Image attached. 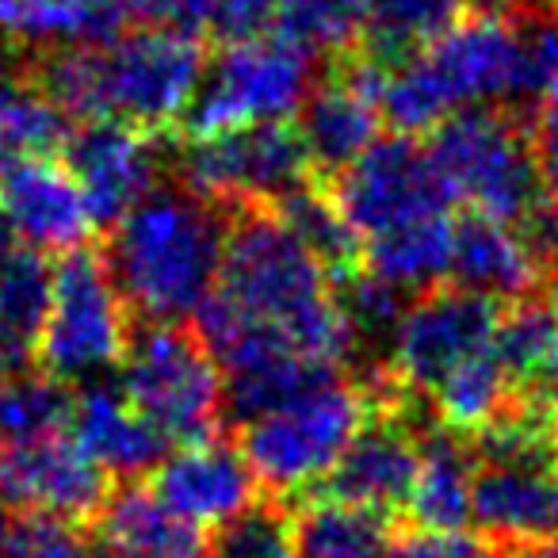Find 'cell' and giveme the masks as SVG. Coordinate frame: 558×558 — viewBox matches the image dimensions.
I'll use <instances>...</instances> for the list:
<instances>
[{"instance_id":"6da1fadb","label":"cell","mask_w":558,"mask_h":558,"mask_svg":"<svg viewBox=\"0 0 558 558\" xmlns=\"http://www.w3.org/2000/svg\"><path fill=\"white\" fill-rule=\"evenodd\" d=\"M192 322L226 379L288 360L341 367L356 349L333 276L276 210H233L215 291Z\"/></svg>"},{"instance_id":"7a4b0ae2","label":"cell","mask_w":558,"mask_h":558,"mask_svg":"<svg viewBox=\"0 0 558 558\" xmlns=\"http://www.w3.org/2000/svg\"><path fill=\"white\" fill-rule=\"evenodd\" d=\"M558 73V20L471 16L383 73V116L405 138L433 134L459 111L524 108Z\"/></svg>"},{"instance_id":"3957f363","label":"cell","mask_w":558,"mask_h":558,"mask_svg":"<svg viewBox=\"0 0 558 558\" xmlns=\"http://www.w3.org/2000/svg\"><path fill=\"white\" fill-rule=\"evenodd\" d=\"M230 210L187 187H157L119 226L104 260L142 326H184L215 291Z\"/></svg>"},{"instance_id":"277c9868","label":"cell","mask_w":558,"mask_h":558,"mask_svg":"<svg viewBox=\"0 0 558 558\" xmlns=\"http://www.w3.org/2000/svg\"><path fill=\"white\" fill-rule=\"evenodd\" d=\"M372 410L375 395L367 383H349L337 372L279 410L241 425V456L264 489L303 501L341 463Z\"/></svg>"},{"instance_id":"5b68a950","label":"cell","mask_w":558,"mask_h":558,"mask_svg":"<svg viewBox=\"0 0 558 558\" xmlns=\"http://www.w3.org/2000/svg\"><path fill=\"white\" fill-rule=\"evenodd\" d=\"M425 146L451 199L466 203L471 215L497 218L520 230L547 207L532 149V126L512 111H459L428 134Z\"/></svg>"},{"instance_id":"8992f818","label":"cell","mask_w":558,"mask_h":558,"mask_svg":"<svg viewBox=\"0 0 558 558\" xmlns=\"http://www.w3.org/2000/svg\"><path fill=\"white\" fill-rule=\"evenodd\" d=\"M119 390L172 448L215 440L222 428V372L187 326L131 329Z\"/></svg>"},{"instance_id":"52a82bcc","label":"cell","mask_w":558,"mask_h":558,"mask_svg":"<svg viewBox=\"0 0 558 558\" xmlns=\"http://www.w3.org/2000/svg\"><path fill=\"white\" fill-rule=\"evenodd\" d=\"M207 73L199 35L142 32L96 47V123H123L142 134H169L184 126Z\"/></svg>"},{"instance_id":"ba28073f","label":"cell","mask_w":558,"mask_h":558,"mask_svg":"<svg viewBox=\"0 0 558 558\" xmlns=\"http://www.w3.org/2000/svg\"><path fill=\"white\" fill-rule=\"evenodd\" d=\"M318 85L314 58L279 35L222 43L207 62L203 85L184 119V138L245 131L260 123H288Z\"/></svg>"},{"instance_id":"9c48e42d","label":"cell","mask_w":558,"mask_h":558,"mask_svg":"<svg viewBox=\"0 0 558 558\" xmlns=\"http://www.w3.org/2000/svg\"><path fill=\"white\" fill-rule=\"evenodd\" d=\"M126 341L131 311L100 248L81 245L58 256L50 306L32 352L39 372L62 383L100 379L108 367L123 364Z\"/></svg>"},{"instance_id":"30bf717a","label":"cell","mask_w":558,"mask_h":558,"mask_svg":"<svg viewBox=\"0 0 558 558\" xmlns=\"http://www.w3.org/2000/svg\"><path fill=\"white\" fill-rule=\"evenodd\" d=\"M180 180L187 192L222 210H271L311 184L314 169L291 123H260L245 131L192 138L180 149Z\"/></svg>"},{"instance_id":"8fae6325","label":"cell","mask_w":558,"mask_h":558,"mask_svg":"<svg viewBox=\"0 0 558 558\" xmlns=\"http://www.w3.org/2000/svg\"><path fill=\"white\" fill-rule=\"evenodd\" d=\"M329 195L364 245L444 218L456 207L448 184L428 157V146L405 134L375 142L356 165L329 180Z\"/></svg>"},{"instance_id":"7c38bea8","label":"cell","mask_w":558,"mask_h":558,"mask_svg":"<svg viewBox=\"0 0 558 558\" xmlns=\"http://www.w3.org/2000/svg\"><path fill=\"white\" fill-rule=\"evenodd\" d=\"M501 306L459 288H436L405 306L375 379L402 398L433 395L456 367L494 349Z\"/></svg>"},{"instance_id":"4fadbf2b","label":"cell","mask_w":558,"mask_h":558,"mask_svg":"<svg viewBox=\"0 0 558 558\" xmlns=\"http://www.w3.org/2000/svg\"><path fill=\"white\" fill-rule=\"evenodd\" d=\"M372 395L375 410L367 425L360 428L341 463L329 471V478L314 494L390 517L410 501L425 436L417 433V421H413V398L387 395V390H372Z\"/></svg>"},{"instance_id":"5bb4252c","label":"cell","mask_w":558,"mask_h":558,"mask_svg":"<svg viewBox=\"0 0 558 558\" xmlns=\"http://www.w3.org/2000/svg\"><path fill=\"white\" fill-rule=\"evenodd\" d=\"M383 70L364 54L329 65L299 111V138L322 184L341 177L383 138Z\"/></svg>"},{"instance_id":"9a60e30c","label":"cell","mask_w":558,"mask_h":558,"mask_svg":"<svg viewBox=\"0 0 558 558\" xmlns=\"http://www.w3.org/2000/svg\"><path fill=\"white\" fill-rule=\"evenodd\" d=\"M108 494V474L81 451L70 428L0 448V497L27 517L81 524L96 520Z\"/></svg>"},{"instance_id":"2e32d148","label":"cell","mask_w":558,"mask_h":558,"mask_svg":"<svg viewBox=\"0 0 558 558\" xmlns=\"http://www.w3.org/2000/svg\"><path fill=\"white\" fill-rule=\"evenodd\" d=\"M62 165L77 180L96 230L119 226L149 192H157V138L123 123H85L70 131Z\"/></svg>"},{"instance_id":"e0dca14e","label":"cell","mask_w":558,"mask_h":558,"mask_svg":"<svg viewBox=\"0 0 558 558\" xmlns=\"http://www.w3.org/2000/svg\"><path fill=\"white\" fill-rule=\"evenodd\" d=\"M256 474L222 436L184 444L154 471V494L199 527H226L256 509Z\"/></svg>"},{"instance_id":"ac0fdd59","label":"cell","mask_w":558,"mask_h":558,"mask_svg":"<svg viewBox=\"0 0 558 558\" xmlns=\"http://www.w3.org/2000/svg\"><path fill=\"white\" fill-rule=\"evenodd\" d=\"M0 218L35 253H73L96 233L93 210L62 157H39L0 180Z\"/></svg>"},{"instance_id":"d6986e66","label":"cell","mask_w":558,"mask_h":558,"mask_svg":"<svg viewBox=\"0 0 558 558\" xmlns=\"http://www.w3.org/2000/svg\"><path fill=\"white\" fill-rule=\"evenodd\" d=\"M547 271L539 268L517 226L497 218L471 215L456 218V245H451V288L482 295L497 306L524 303L539 295Z\"/></svg>"},{"instance_id":"ffe728a7","label":"cell","mask_w":558,"mask_h":558,"mask_svg":"<svg viewBox=\"0 0 558 558\" xmlns=\"http://www.w3.org/2000/svg\"><path fill=\"white\" fill-rule=\"evenodd\" d=\"M70 433L104 474H116L123 482H138L142 474L157 471L172 448L146 417L134 413L123 390L108 383H88L73 398Z\"/></svg>"},{"instance_id":"44dd1931","label":"cell","mask_w":558,"mask_h":558,"mask_svg":"<svg viewBox=\"0 0 558 558\" xmlns=\"http://www.w3.org/2000/svg\"><path fill=\"white\" fill-rule=\"evenodd\" d=\"M96 543L108 558H207L210 532L172 512L154 486L123 482L96 512Z\"/></svg>"},{"instance_id":"7402d4cb","label":"cell","mask_w":558,"mask_h":558,"mask_svg":"<svg viewBox=\"0 0 558 558\" xmlns=\"http://www.w3.org/2000/svg\"><path fill=\"white\" fill-rule=\"evenodd\" d=\"M126 20L123 0H0V32L32 58L108 47L126 35Z\"/></svg>"},{"instance_id":"603a6c76","label":"cell","mask_w":558,"mask_h":558,"mask_svg":"<svg viewBox=\"0 0 558 558\" xmlns=\"http://www.w3.org/2000/svg\"><path fill=\"white\" fill-rule=\"evenodd\" d=\"M474 497V448L463 436L433 428L421 448L413 494L405 501L413 524L428 532H463Z\"/></svg>"},{"instance_id":"cb8c5ba5","label":"cell","mask_w":558,"mask_h":558,"mask_svg":"<svg viewBox=\"0 0 558 558\" xmlns=\"http://www.w3.org/2000/svg\"><path fill=\"white\" fill-rule=\"evenodd\" d=\"M299 558H387L395 543L387 512L311 494L291 512Z\"/></svg>"},{"instance_id":"d4e9b609","label":"cell","mask_w":558,"mask_h":558,"mask_svg":"<svg viewBox=\"0 0 558 558\" xmlns=\"http://www.w3.org/2000/svg\"><path fill=\"white\" fill-rule=\"evenodd\" d=\"M428 402H433L444 433L478 440L482 433H489L517 413V405L524 402V390L512 383V375L497 364L494 349H489L486 356H474L463 367H456L428 395Z\"/></svg>"},{"instance_id":"484cf974","label":"cell","mask_w":558,"mask_h":558,"mask_svg":"<svg viewBox=\"0 0 558 558\" xmlns=\"http://www.w3.org/2000/svg\"><path fill=\"white\" fill-rule=\"evenodd\" d=\"M466 0H367V24L360 54L383 73L410 62L413 54L448 35L471 16Z\"/></svg>"},{"instance_id":"4316f807","label":"cell","mask_w":558,"mask_h":558,"mask_svg":"<svg viewBox=\"0 0 558 558\" xmlns=\"http://www.w3.org/2000/svg\"><path fill=\"white\" fill-rule=\"evenodd\" d=\"M271 210L279 215V222L288 226V230L318 256V264L333 276L337 288L364 276V241L344 222L341 207H337L333 195H329V184L311 180V184L291 192L288 199L276 203Z\"/></svg>"},{"instance_id":"83f0119b","label":"cell","mask_w":558,"mask_h":558,"mask_svg":"<svg viewBox=\"0 0 558 558\" xmlns=\"http://www.w3.org/2000/svg\"><path fill=\"white\" fill-rule=\"evenodd\" d=\"M70 119L27 77L0 81V180L39 157L62 154Z\"/></svg>"},{"instance_id":"f1b7e54d","label":"cell","mask_w":558,"mask_h":558,"mask_svg":"<svg viewBox=\"0 0 558 558\" xmlns=\"http://www.w3.org/2000/svg\"><path fill=\"white\" fill-rule=\"evenodd\" d=\"M367 24V0H279L271 35L288 39L314 62L329 65L360 54Z\"/></svg>"},{"instance_id":"f546056e","label":"cell","mask_w":558,"mask_h":558,"mask_svg":"<svg viewBox=\"0 0 558 558\" xmlns=\"http://www.w3.org/2000/svg\"><path fill=\"white\" fill-rule=\"evenodd\" d=\"M54 288V264L43 253L12 241L0 253V333L27 356L35 352V337L43 329Z\"/></svg>"},{"instance_id":"4dcf8cb0","label":"cell","mask_w":558,"mask_h":558,"mask_svg":"<svg viewBox=\"0 0 558 558\" xmlns=\"http://www.w3.org/2000/svg\"><path fill=\"white\" fill-rule=\"evenodd\" d=\"M73 417V395L47 372H16L0 383V448L65 433Z\"/></svg>"},{"instance_id":"1f68e13d","label":"cell","mask_w":558,"mask_h":558,"mask_svg":"<svg viewBox=\"0 0 558 558\" xmlns=\"http://www.w3.org/2000/svg\"><path fill=\"white\" fill-rule=\"evenodd\" d=\"M555 295H532L524 303L501 306L494 333V356L520 390H532L543 375L555 341Z\"/></svg>"},{"instance_id":"d6a6232c","label":"cell","mask_w":558,"mask_h":558,"mask_svg":"<svg viewBox=\"0 0 558 558\" xmlns=\"http://www.w3.org/2000/svg\"><path fill=\"white\" fill-rule=\"evenodd\" d=\"M207 558H299L291 512L283 505H256L210 539Z\"/></svg>"},{"instance_id":"836d02e7","label":"cell","mask_w":558,"mask_h":558,"mask_svg":"<svg viewBox=\"0 0 558 558\" xmlns=\"http://www.w3.org/2000/svg\"><path fill=\"white\" fill-rule=\"evenodd\" d=\"M4 558H108L96 543V535H85L70 520L50 517H24L12 524Z\"/></svg>"},{"instance_id":"e575fe53","label":"cell","mask_w":558,"mask_h":558,"mask_svg":"<svg viewBox=\"0 0 558 558\" xmlns=\"http://www.w3.org/2000/svg\"><path fill=\"white\" fill-rule=\"evenodd\" d=\"M387 558H489V547L471 532H428V527H413V532L395 535Z\"/></svg>"},{"instance_id":"d590c367","label":"cell","mask_w":558,"mask_h":558,"mask_svg":"<svg viewBox=\"0 0 558 558\" xmlns=\"http://www.w3.org/2000/svg\"><path fill=\"white\" fill-rule=\"evenodd\" d=\"M279 0H210L207 32L222 43H241L260 35L276 20Z\"/></svg>"},{"instance_id":"8d00e7d4","label":"cell","mask_w":558,"mask_h":558,"mask_svg":"<svg viewBox=\"0 0 558 558\" xmlns=\"http://www.w3.org/2000/svg\"><path fill=\"white\" fill-rule=\"evenodd\" d=\"M123 9L142 27H157V32H184L203 35L207 32L210 0H123Z\"/></svg>"},{"instance_id":"74e56055","label":"cell","mask_w":558,"mask_h":558,"mask_svg":"<svg viewBox=\"0 0 558 558\" xmlns=\"http://www.w3.org/2000/svg\"><path fill=\"white\" fill-rule=\"evenodd\" d=\"M532 126V123H527ZM532 149H535V165H539V184L547 203L558 210V131L547 126H532Z\"/></svg>"},{"instance_id":"f35d334b","label":"cell","mask_w":558,"mask_h":558,"mask_svg":"<svg viewBox=\"0 0 558 558\" xmlns=\"http://www.w3.org/2000/svg\"><path fill=\"white\" fill-rule=\"evenodd\" d=\"M478 16H501V20H527L547 16L550 0H466Z\"/></svg>"},{"instance_id":"ab89813d","label":"cell","mask_w":558,"mask_h":558,"mask_svg":"<svg viewBox=\"0 0 558 558\" xmlns=\"http://www.w3.org/2000/svg\"><path fill=\"white\" fill-rule=\"evenodd\" d=\"M555 314H558V283H555ZM535 395H543L547 402H555L558 405V322H555V341H550V356H547V364H543V375H539V383H535Z\"/></svg>"},{"instance_id":"60d3db41","label":"cell","mask_w":558,"mask_h":558,"mask_svg":"<svg viewBox=\"0 0 558 558\" xmlns=\"http://www.w3.org/2000/svg\"><path fill=\"white\" fill-rule=\"evenodd\" d=\"M532 126H547V131H558V73L550 77V85L543 88L539 104H535Z\"/></svg>"},{"instance_id":"b9f144b4","label":"cell","mask_w":558,"mask_h":558,"mask_svg":"<svg viewBox=\"0 0 558 558\" xmlns=\"http://www.w3.org/2000/svg\"><path fill=\"white\" fill-rule=\"evenodd\" d=\"M24 364H27V352L16 349V344H12L9 337L0 333V383L9 379V375L24 372Z\"/></svg>"},{"instance_id":"7bdbcfd3","label":"cell","mask_w":558,"mask_h":558,"mask_svg":"<svg viewBox=\"0 0 558 558\" xmlns=\"http://www.w3.org/2000/svg\"><path fill=\"white\" fill-rule=\"evenodd\" d=\"M489 558H558V543H547V547H497Z\"/></svg>"},{"instance_id":"ee69618b","label":"cell","mask_w":558,"mask_h":558,"mask_svg":"<svg viewBox=\"0 0 558 558\" xmlns=\"http://www.w3.org/2000/svg\"><path fill=\"white\" fill-rule=\"evenodd\" d=\"M9 535H12V512L9 501L0 497V558H4V547H9Z\"/></svg>"},{"instance_id":"f6af8a7d","label":"cell","mask_w":558,"mask_h":558,"mask_svg":"<svg viewBox=\"0 0 558 558\" xmlns=\"http://www.w3.org/2000/svg\"><path fill=\"white\" fill-rule=\"evenodd\" d=\"M4 62H9V39H4V32H0V81L12 77V73H4Z\"/></svg>"},{"instance_id":"bcb514c9","label":"cell","mask_w":558,"mask_h":558,"mask_svg":"<svg viewBox=\"0 0 558 558\" xmlns=\"http://www.w3.org/2000/svg\"><path fill=\"white\" fill-rule=\"evenodd\" d=\"M12 245V233H9V226H4V218H0V253Z\"/></svg>"},{"instance_id":"7dc6e473","label":"cell","mask_w":558,"mask_h":558,"mask_svg":"<svg viewBox=\"0 0 558 558\" xmlns=\"http://www.w3.org/2000/svg\"><path fill=\"white\" fill-rule=\"evenodd\" d=\"M550 16H555V20H558V0H550Z\"/></svg>"}]
</instances>
